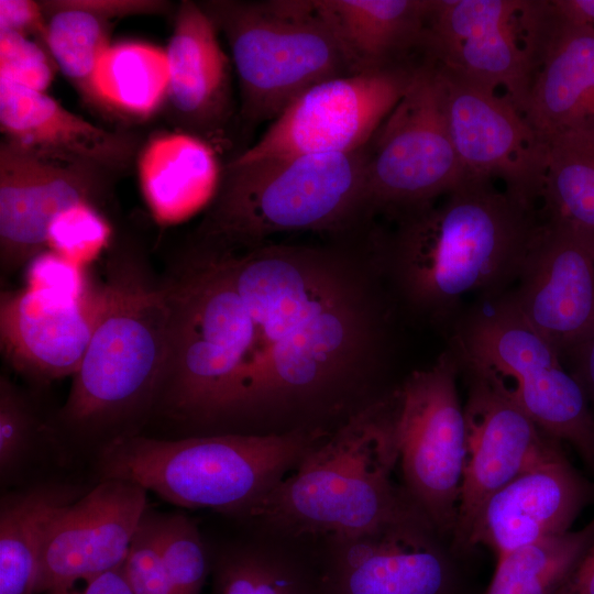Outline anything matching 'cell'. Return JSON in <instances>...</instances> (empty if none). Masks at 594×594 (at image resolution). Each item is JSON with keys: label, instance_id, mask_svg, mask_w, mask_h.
I'll return each mask as SVG.
<instances>
[{"label": "cell", "instance_id": "cell-1", "mask_svg": "<svg viewBox=\"0 0 594 594\" xmlns=\"http://www.w3.org/2000/svg\"><path fill=\"white\" fill-rule=\"evenodd\" d=\"M177 305L182 371L228 422L327 430L383 394L398 308L370 246L195 245Z\"/></svg>", "mask_w": 594, "mask_h": 594}, {"label": "cell", "instance_id": "cell-2", "mask_svg": "<svg viewBox=\"0 0 594 594\" xmlns=\"http://www.w3.org/2000/svg\"><path fill=\"white\" fill-rule=\"evenodd\" d=\"M494 179L465 172L444 195L394 216L392 233L373 238L398 309L450 332L466 296L497 297L518 280L546 220Z\"/></svg>", "mask_w": 594, "mask_h": 594}, {"label": "cell", "instance_id": "cell-3", "mask_svg": "<svg viewBox=\"0 0 594 594\" xmlns=\"http://www.w3.org/2000/svg\"><path fill=\"white\" fill-rule=\"evenodd\" d=\"M396 465L392 389L332 430L249 516L278 531L329 538L426 518L393 483Z\"/></svg>", "mask_w": 594, "mask_h": 594}, {"label": "cell", "instance_id": "cell-4", "mask_svg": "<svg viewBox=\"0 0 594 594\" xmlns=\"http://www.w3.org/2000/svg\"><path fill=\"white\" fill-rule=\"evenodd\" d=\"M366 146L342 154L228 163L191 242L245 249L290 231L343 233L371 217Z\"/></svg>", "mask_w": 594, "mask_h": 594}, {"label": "cell", "instance_id": "cell-5", "mask_svg": "<svg viewBox=\"0 0 594 594\" xmlns=\"http://www.w3.org/2000/svg\"><path fill=\"white\" fill-rule=\"evenodd\" d=\"M330 432L119 437L103 449L100 466L105 479L134 482L178 506L249 515Z\"/></svg>", "mask_w": 594, "mask_h": 594}, {"label": "cell", "instance_id": "cell-6", "mask_svg": "<svg viewBox=\"0 0 594 594\" xmlns=\"http://www.w3.org/2000/svg\"><path fill=\"white\" fill-rule=\"evenodd\" d=\"M107 307L61 410L62 419L92 428L156 404L172 336V306L163 278L132 252L109 258Z\"/></svg>", "mask_w": 594, "mask_h": 594}, {"label": "cell", "instance_id": "cell-7", "mask_svg": "<svg viewBox=\"0 0 594 594\" xmlns=\"http://www.w3.org/2000/svg\"><path fill=\"white\" fill-rule=\"evenodd\" d=\"M460 374L514 399L549 436L570 444L594 475V414L557 349L520 314L509 292L480 299L450 330Z\"/></svg>", "mask_w": 594, "mask_h": 594}, {"label": "cell", "instance_id": "cell-8", "mask_svg": "<svg viewBox=\"0 0 594 594\" xmlns=\"http://www.w3.org/2000/svg\"><path fill=\"white\" fill-rule=\"evenodd\" d=\"M230 47L249 124L275 120L312 86L356 74L314 0L199 2Z\"/></svg>", "mask_w": 594, "mask_h": 594}, {"label": "cell", "instance_id": "cell-9", "mask_svg": "<svg viewBox=\"0 0 594 594\" xmlns=\"http://www.w3.org/2000/svg\"><path fill=\"white\" fill-rule=\"evenodd\" d=\"M459 365L450 349L393 389L394 430L405 491L439 536L451 539L466 448Z\"/></svg>", "mask_w": 594, "mask_h": 594}, {"label": "cell", "instance_id": "cell-10", "mask_svg": "<svg viewBox=\"0 0 594 594\" xmlns=\"http://www.w3.org/2000/svg\"><path fill=\"white\" fill-rule=\"evenodd\" d=\"M371 215L394 217L451 190L465 175L448 130L436 63L424 62L366 145Z\"/></svg>", "mask_w": 594, "mask_h": 594}, {"label": "cell", "instance_id": "cell-11", "mask_svg": "<svg viewBox=\"0 0 594 594\" xmlns=\"http://www.w3.org/2000/svg\"><path fill=\"white\" fill-rule=\"evenodd\" d=\"M422 63L370 69L312 86L230 163L342 154L365 147Z\"/></svg>", "mask_w": 594, "mask_h": 594}, {"label": "cell", "instance_id": "cell-12", "mask_svg": "<svg viewBox=\"0 0 594 594\" xmlns=\"http://www.w3.org/2000/svg\"><path fill=\"white\" fill-rule=\"evenodd\" d=\"M111 174L8 138L0 144V268L11 275L43 253L52 221L80 204L97 207Z\"/></svg>", "mask_w": 594, "mask_h": 594}, {"label": "cell", "instance_id": "cell-13", "mask_svg": "<svg viewBox=\"0 0 594 594\" xmlns=\"http://www.w3.org/2000/svg\"><path fill=\"white\" fill-rule=\"evenodd\" d=\"M460 375L468 385L466 448L451 547L468 553L486 502L520 473L563 449L503 389L482 377Z\"/></svg>", "mask_w": 594, "mask_h": 594}, {"label": "cell", "instance_id": "cell-14", "mask_svg": "<svg viewBox=\"0 0 594 594\" xmlns=\"http://www.w3.org/2000/svg\"><path fill=\"white\" fill-rule=\"evenodd\" d=\"M451 141L465 172L501 178L525 200L541 198L547 144L505 96L436 63Z\"/></svg>", "mask_w": 594, "mask_h": 594}, {"label": "cell", "instance_id": "cell-15", "mask_svg": "<svg viewBox=\"0 0 594 594\" xmlns=\"http://www.w3.org/2000/svg\"><path fill=\"white\" fill-rule=\"evenodd\" d=\"M425 54L496 90L522 114L530 85L526 1L431 0Z\"/></svg>", "mask_w": 594, "mask_h": 594}, {"label": "cell", "instance_id": "cell-16", "mask_svg": "<svg viewBox=\"0 0 594 594\" xmlns=\"http://www.w3.org/2000/svg\"><path fill=\"white\" fill-rule=\"evenodd\" d=\"M146 492L110 477L64 507L47 527L34 594L69 588L120 568L146 515Z\"/></svg>", "mask_w": 594, "mask_h": 594}, {"label": "cell", "instance_id": "cell-17", "mask_svg": "<svg viewBox=\"0 0 594 594\" xmlns=\"http://www.w3.org/2000/svg\"><path fill=\"white\" fill-rule=\"evenodd\" d=\"M426 518L330 537L327 594H451L452 565Z\"/></svg>", "mask_w": 594, "mask_h": 594}, {"label": "cell", "instance_id": "cell-18", "mask_svg": "<svg viewBox=\"0 0 594 594\" xmlns=\"http://www.w3.org/2000/svg\"><path fill=\"white\" fill-rule=\"evenodd\" d=\"M105 283L82 296L26 285L0 295V344L20 374L47 383L73 376L107 307Z\"/></svg>", "mask_w": 594, "mask_h": 594}, {"label": "cell", "instance_id": "cell-19", "mask_svg": "<svg viewBox=\"0 0 594 594\" xmlns=\"http://www.w3.org/2000/svg\"><path fill=\"white\" fill-rule=\"evenodd\" d=\"M530 85L522 116L542 141L594 124V28L527 1Z\"/></svg>", "mask_w": 594, "mask_h": 594}, {"label": "cell", "instance_id": "cell-20", "mask_svg": "<svg viewBox=\"0 0 594 594\" xmlns=\"http://www.w3.org/2000/svg\"><path fill=\"white\" fill-rule=\"evenodd\" d=\"M509 295L562 359L594 327V254L575 232L544 222Z\"/></svg>", "mask_w": 594, "mask_h": 594}, {"label": "cell", "instance_id": "cell-21", "mask_svg": "<svg viewBox=\"0 0 594 594\" xmlns=\"http://www.w3.org/2000/svg\"><path fill=\"white\" fill-rule=\"evenodd\" d=\"M593 503L594 484L561 450L520 473L486 502L471 549L484 546L497 559L519 547L564 534Z\"/></svg>", "mask_w": 594, "mask_h": 594}, {"label": "cell", "instance_id": "cell-22", "mask_svg": "<svg viewBox=\"0 0 594 594\" xmlns=\"http://www.w3.org/2000/svg\"><path fill=\"white\" fill-rule=\"evenodd\" d=\"M217 33L199 2L185 0L165 50L166 101L175 118L200 139L217 133L231 112L230 63Z\"/></svg>", "mask_w": 594, "mask_h": 594}, {"label": "cell", "instance_id": "cell-23", "mask_svg": "<svg viewBox=\"0 0 594 594\" xmlns=\"http://www.w3.org/2000/svg\"><path fill=\"white\" fill-rule=\"evenodd\" d=\"M0 125L4 138L53 151L109 174L128 167L135 141L68 111L45 92L0 79Z\"/></svg>", "mask_w": 594, "mask_h": 594}, {"label": "cell", "instance_id": "cell-24", "mask_svg": "<svg viewBox=\"0 0 594 594\" xmlns=\"http://www.w3.org/2000/svg\"><path fill=\"white\" fill-rule=\"evenodd\" d=\"M354 73L411 64L424 51L431 0H314Z\"/></svg>", "mask_w": 594, "mask_h": 594}, {"label": "cell", "instance_id": "cell-25", "mask_svg": "<svg viewBox=\"0 0 594 594\" xmlns=\"http://www.w3.org/2000/svg\"><path fill=\"white\" fill-rule=\"evenodd\" d=\"M145 201L161 224H175L207 208L222 172L207 141L190 133L152 138L138 160Z\"/></svg>", "mask_w": 594, "mask_h": 594}, {"label": "cell", "instance_id": "cell-26", "mask_svg": "<svg viewBox=\"0 0 594 594\" xmlns=\"http://www.w3.org/2000/svg\"><path fill=\"white\" fill-rule=\"evenodd\" d=\"M540 200L547 222L594 245V124L551 135Z\"/></svg>", "mask_w": 594, "mask_h": 594}, {"label": "cell", "instance_id": "cell-27", "mask_svg": "<svg viewBox=\"0 0 594 594\" xmlns=\"http://www.w3.org/2000/svg\"><path fill=\"white\" fill-rule=\"evenodd\" d=\"M78 493L41 486L13 495L0 508V594H34L47 527Z\"/></svg>", "mask_w": 594, "mask_h": 594}, {"label": "cell", "instance_id": "cell-28", "mask_svg": "<svg viewBox=\"0 0 594 594\" xmlns=\"http://www.w3.org/2000/svg\"><path fill=\"white\" fill-rule=\"evenodd\" d=\"M165 50L142 42L110 44L92 78L96 103L132 117H147L166 101Z\"/></svg>", "mask_w": 594, "mask_h": 594}, {"label": "cell", "instance_id": "cell-29", "mask_svg": "<svg viewBox=\"0 0 594 594\" xmlns=\"http://www.w3.org/2000/svg\"><path fill=\"white\" fill-rule=\"evenodd\" d=\"M594 540V516L581 529L519 547L499 558L484 594H557Z\"/></svg>", "mask_w": 594, "mask_h": 594}, {"label": "cell", "instance_id": "cell-30", "mask_svg": "<svg viewBox=\"0 0 594 594\" xmlns=\"http://www.w3.org/2000/svg\"><path fill=\"white\" fill-rule=\"evenodd\" d=\"M47 20L46 47L57 68L85 99L96 103L92 78L109 47L112 20L81 0L40 1Z\"/></svg>", "mask_w": 594, "mask_h": 594}, {"label": "cell", "instance_id": "cell-31", "mask_svg": "<svg viewBox=\"0 0 594 594\" xmlns=\"http://www.w3.org/2000/svg\"><path fill=\"white\" fill-rule=\"evenodd\" d=\"M215 584L218 594H327L321 565L261 548L223 556Z\"/></svg>", "mask_w": 594, "mask_h": 594}, {"label": "cell", "instance_id": "cell-32", "mask_svg": "<svg viewBox=\"0 0 594 594\" xmlns=\"http://www.w3.org/2000/svg\"><path fill=\"white\" fill-rule=\"evenodd\" d=\"M147 520L176 593L200 594L209 561L197 527L179 514Z\"/></svg>", "mask_w": 594, "mask_h": 594}, {"label": "cell", "instance_id": "cell-33", "mask_svg": "<svg viewBox=\"0 0 594 594\" xmlns=\"http://www.w3.org/2000/svg\"><path fill=\"white\" fill-rule=\"evenodd\" d=\"M110 227L97 208L80 204L59 213L51 223L47 246L79 266L94 261L107 246Z\"/></svg>", "mask_w": 594, "mask_h": 594}, {"label": "cell", "instance_id": "cell-34", "mask_svg": "<svg viewBox=\"0 0 594 594\" xmlns=\"http://www.w3.org/2000/svg\"><path fill=\"white\" fill-rule=\"evenodd\" d=\"M55 66L48 51L36 40L0 29V79L45 92Z\"/></svg>", "mask_w": 594, "mask_h": 594}, {"label": "cell", "instance_id": "cell-35", "mask_svg": "<svg viewBox=\"0 0 594 594\" xmlns=\"http://www.w3.org/2000/svg\"><path fill=\"white\" fill-rule=\"evenodd\" d=\"M133 594H177L145 515L122 564Z\"/></svg>", "mask_w": 594, "mask_h": 594}, {"label": "cell", "instance_id": "cell-36", "mask_svg": "<svg viewBox=\"0 0 594 594\" xmlns=\"http://www.w3.org/2000/svg\"><path fill=\"white\" fill-rule=\"evenodd\" d=\"M34 418L22 395L4 376L0 378V469L4 474L25 453Z\"/></svg>", "mask_w": 594, "mask_h": 594}, {"label": "cell", "instance_id": "cell-37", "mask_svg": "<svg viewBox=\"0 0 594 594\" xmlns=\"http://www.w3.org/2000/svg\"><path fill=\"white\" fill-rule=\"evenodd\" d=\"M26 285L74 296H82L92 287L87 284L81 266L53 251H44L29 263Z\"/></svg>", "mask_w": 594, "mask_h": 594}, {"label": "cell", "instance_id": "cell-38", "mask_svg": "<svg viewBox=\"0 0 594 594\" xmlns=\"http://www.w3.org/2000/svg\"><path fill=\"white\" fill-rule=\"evenodd\" d=\"M0 29L35 37L47 50V20L40 1L1 0Z\"/></svg>", "mask_w": 594, "mask_h": 594}, {"label": "cell", "instance_id": "cell-39", "mask_svg": "<svg viewBox=\"0 0 594 594\" xmlns=\"http://www.w3.org/2000/svg\"><path fill=\"white\" fill-rule=\"evenodd\" d=\"M563 361L583 388L594 414V327L566 352Z\"/></svg>", "mask_w": 594, "mask_h": 594}, {"label": "cell", "instance_id": "cell-40", "mask_svg": "<svg viewBox=\"0 0 594 594\" xmlns=\"http://www.w3.org/2000/svg\"><path fill=\"white\" fill-rule=\"evenodd\" d=\"M557 594H594V540Z\"/></svg>", "mask_w": 594, "mask_h": 594}, {"label": "cell", "instance_id": "cell-41", "mask_svg": "<svg viewBox=\"0 0 594 594\" xmlns=\"http://www.w3.org/2000/svg\"><path fill=\"white\" fill-rule=\"evenodd\" d=\"M69 592L70 594H133L122 565L86 581L82 591H73V587H69Z\"/></svg>", "mask_w": 594, "mask_h": 594}, {"label": "cell", "instance_id": "cell-42", "mask_svg": "<svg viewBox=\"0 0 594 594\" xmlns=\"http://www.w3.org/2000/svg\"><path fill=\"white\" fill-rule=\"evenodd\" d=\"M46 594H70L69 588L59 590V591H52Z\"/></svg>", "mask_w": 594, "mask_h": 594}, {"label": "cell", "instance_id": "cell-43", "mask_svg": "<svg viewBox=\"0 0 594 594\" xmlns=\"http://www.w3.org/2000/svg\"><path fill=\"white\" fill-rule=\"evenodd\" d=\"M591 249H592V251H593V254H594V245H593V246H592Z\"/></svg>", "mask_w": 594, "mask_h": 594}]
</instances>
